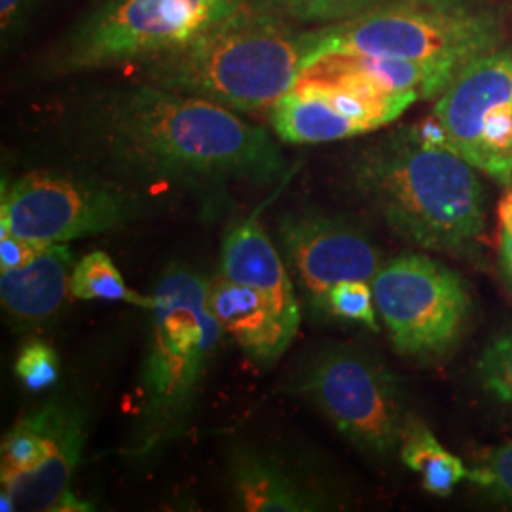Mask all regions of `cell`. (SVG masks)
Masks as SVG:
<instances>
[{"instance_id": "6da1fadb", "label": "cell", "mask_w": 512, "mask_h": 512, "mask_svg": "<svg viewBox=\"0 0 512 512\" xmlns=\"http://www.w3.org/2000/svg\"><path fill=\"white\" fill-rule=\"evenodd\" d=\"M74 120L97 158L147 181L268 184L287 167L272 135L236 110L145 80L90 93Z\"/></svg>"}, {"instance_id": "7a4b0ae2", "label": "cell", "mask_w": 512, "mask_h": 512, "mask_svg": "<svg viewBox=\"0 0 512 512\" xmlns=\"http://www.w3.org/2000/svg\"><path fill=\"white\" fill-rule=\"evenodd\" d=\"M304 37L291 19L243 0L181 50L139 65L137 74L236 112H270L304 69Z\"/></svg>"}, {"instance_id": "3957f363", "label": "cell", "mask_w": 512, "mask_h": 512, "mask_svg": "<svg viewBox=\"0 0 512 512\" xmlns=\"http://www.w3.org/2000/svg\"><path fill=\"white\" fill-rule=\"evenodd\" d=\"M473 165L423 145L412 129L363 150L353 181L399 236L429 251L463 253L486 230V194Z\"/></svg>"}, {"instance_id": "277c9868", "label": "cell", "mask_w": 512, "mask_h": 512, "mask_svg": "<svg viewBox=\"0 0 512 512\" xmlns=\"http://www.w3.org/2000/svg\"><path fill=\"white\" fill-rule=\"evenodd\" d=\"M207 291L200 275L179 266L167 270L154 289L129 458L160 452L192 420L224 332L207 306Z\"/></svg>"}, {"instance_id": "5b68a950", "label": "cell", "mask_w": 512, "mask_h": 512, "mask_svg": "<svg viewBox=\"0 0 512 512\" xmlns=\"http://www.w3.org/2000/svg\"><path fill=\"white\" fill-rule=\"evenodd\" d=\"M501 37L499 19L465 0H384L355 18L306 31L304 69L334 54L465 67L497 50Z\"/></svg>"}, {"instance_id": "8992f818", "label": "cell", "mask_w": 512, "mask_h": 512, "mask_svg": "<svg viewBox=\"0 0 512 512\" xmlns=\"http://www.w3.org/2000/svg\"><path fill=\"white\" fill-rule=\"evenodd\" d=\"M243 0H99L42 59L50 74L131 65L171 54L232 14Z\"/></svg>"}, {"instance_id": "52a82bcc", "label": "cell", "mask_w": 512, "mask_h": 512, "mask_svg": "<svg viewBox=\"0 0 512 512\" xmlns=\"http://www.w3.org/2000/svg\"><path fill=\"white\" fill-rule=\"evenodd\" d=\"M0 230L65 243L114 230L139 213V198L116 184L37 169L2 181Z\"/></svg>"}, {"instance_id": "ba28073f", "label": "cell", "mask_w": 512, "mask_h": 512, "mask_svg": "<svg viewBox=\"0 0 512 512\" xmlns=\"http://www.w3.org/2000/svg\"><path fill=\"white\" fill-rule=\"evenodd\" d=\"M416 101L414 93L387 92L363 76L315 61L268 114L281 141L323 145L384 128Z\"/></svg>"}, {"instance_id": "9c48e42d", "label": "cell", "mask_w": 512, "mask_h": 512, "mask_svg": "<svg viewBox=\"0 0 512 512\" xmlns=\"http://www.w3.org/2000/svg\"><path fill=\"white\" fill-rule=\"evenodd\" d=\"M378 313L403 355L437 357L458 342L471 298L456 272L423 255H401L372 281Z\"/></svg>"}, {"instance_id": "30bf717a", "label": "cell", "mask_w": 512, "mask_h": 512, "mask_svg": "<svg viewBox=\"0 0 512 512\" xmlns=\"http://www.w3.org/2000/svg\"><path fill=\"white\" fill-rule=\"evenodd\" d=\"M84 442V414L67 403L19 421L2 442V512L86 509L69 492Z\"/></svg>"}, {"instance_id": "8fae6325", "label": "cell", "mask_w": 512, "mask_h": 512, "mask_svg": "<svg viewBox=\"0 0 512 512\" xmlns=\"http://www.w3.org/2000/svg\"><path fill=\"white\" fill-rule=\"evenodd\" d=\"M302 389L336 429L374 454L403 442L408 421L397 380L361 349L332 348L313 359Z\"/></svg>"}, {"instance_id": "7c38bea8", "label": "cell", "mask_w": 512, "mask_h": 512, "mask_svg": "<svg viewBox=\"0 0 512 512\" xmlns=\"http://www.w3.org/2000/svg\"><path fill=\"white\" fill-rule=\"evenodd\" d=\"M433 116L450 150L495 181L512 183V52L497 48L461 67Z\"/></svg>"}, {"instance_id": "4fadbf2b", "label": "cell", "mask_w": 512, "mask_h": 512, "mask_svg": "<svg viewBox=\"0 0 512 512\" xmlns=\"http://www.w3.org/2000/svg\"><path fill=\"white\" fill-rule=\"evenodd\" d=\"M277 234L291 272L315 308H327L334 285L370 281L380 270L374 245L342 220L294 213L283 217Z\"/></svg>"}, {"instance_id": "5bb4252c", "label": "cell", "mask_w": 512, "mask_h": 512, "mask_svg": "<svg viewBox=\"0 0 512 512\" xmlns=\"http://www.w3.org/2000/svg\"><path fill=\"white\" fill-rule=\"evenodd\" d=\"M207 306L222 330L238 342L239 348L256 365H274L296 334L268 296L224 277L209 285Z\"/></svg>"}, {"instance_id": "9a60e30c", "label": "cell", "mask_w": 512, "mask_h": 512, "mask_svg": "<svg viewBox=\"0 0 512 512\" xmlns=\"http://www.w3.org/2000/svg\"><path fill=\"white\" fill-rule=\"evenodd\" d=\"M220 264L224 279L268 296L283 321L298 332L300 308L291 275L255 217L228 230L222 241Z\"/></svg>"}, {"instance_id": "2e32d148", "label": "cell", "mask_w": 512, "mask_h": 512, "mask_svg": "<svg viewBox=\"0 0 512 512\" xmlns=\"http://www.w3.org/2000/svg\"><path fill=\"white\" fill-rule=\"evenodd\" d=\"M234 507L247 512H308L325 499L283 459L251 448L236 450L228 465Z\"/></svg>"}, {"instance_id": "e0dca14e", "label": "cell", "mask_w": 512, "mask_h": 512, "mask_svg": "<svg viewBox=\"0 0 512 512\" xmlns=\"http://www.w3.org/2000/svg\"><path fill=\"white\" fill-rule=\"evenodd\" d=\"M73 270L71 249L52 243L33 262L0 272L2 308L19 321L52 317L71 293Z\"/></svg>"}, {"instance_id": "ac0fdd59", "label": "cell", "mask_w": 512, "mask_h": 512, "mask_svg": "<svg viewBox=\"0 0 512 512\" xmlns=\"http://www.w3.org/2000/svg\"><path fill=\"white\" fill-rule=\"evenodd\" d=\"M401 456L408 469L420 473L423 488L429 494L450 495L459 482L469 476V469L463 461L450 454L437 437L418 421H408L406 425Z\"/></svg>"}, {"instance_id": "d6986e66", "label": "cell", "mask_w": 512, "mask_h": 512, "mask_svg": "<svg viewBox=\"0 0 512 512\" xmlns=\"http://www.w3.org/2000/svg\"><path fill=\"white\" fill-rule=\"evenodd\" d=\"M71 294L80 300H122L150 310L154 296L131 291L107 253L95 251L74 264Z\"/></svg>"}, {"instance_id": "ffe728a7", "label": "cell", "mask_w": 512, "mask_h": 512, "mask_svg": "<svg viewBox=\"0 0 512 512\" xmlns=\"http://www.w3.org/2000/svg\"><path fill=\"white\" fill-rule=\"evenodd\" d=\"M296 25H330L355 18L384 0H249Z\"/></svg>"}, {"instance_id": "44dd1931", "label": "cell", "mask_w": 512, "mask_h": 512, "mask_svg": "<svg viewBox=\"0 0 512 512\" xmlns=\"http://www.w3.org/2000/svg\"><path fill=\"white\" fill-rule=\"evenodd\" d=\"M327 310L340 319L363 323L368 329L378 330V308L366 281H342L334 285L327 294Z\"/></svg>"}, {"instance_id": "7402d4cb", "label": "cell", "mask_w": 512, "mask_h": 512, "mask_svg": "<svg viewBox=\"0 0 512 512\" xmlns=\"http://www.w3.org/2000/svg\"><path fill=\"white\" fill-rule=\"evenodd\" d=\"M16 374L21 384L31 391H42L57 382L59 365L54 349L44 342H33L21 349L16 361Z\"/></svg>"}, {"instance_id": "603a6c76", "label": "cell", "mask_w": 512, "mask_h": 512, "mask_svg": "<svg viewBox=\"0 0 512 512\" xmlns=\"http://www.w3.org/2000/svg\"><path fill=\"white\" fill-rule=\"evenodd\" d=\"M478 368L482 382L495 397L512 404V336H505L486 349Z\"/></svg>"}, {"instance_id": "cb8c5ba5", "label": "cell", "mask_w": 512, "mask_h": 512, "mask_svg": "<svg viewBox=\"0 0 512 512\" xmlns=\"http://www.w3.org/2000/svg\"><path fill=\"white\" fill-rule=\"evenodd\" d=\"M467 478L490 494L512 499V442L497 448Z\"/></svg>"}, {"instance_id": "d4e9b609", "label": "cell", "mask_w": 512, "mask_h": 512, "mask_svg": "<svg viewBox=\"0 0 512 512\" xmlns=\"http://www.w3.org/2000/svg\"><path fill=\"white\" fill-rule=\"evenodd\" d=\"M40 2L42 0H0V38L4 50L23 37Z\"/></svg>"}, {"instance_id": "484cf974", "label": "cell", "mask_w": 512, "mask_h": 512, "mask_svg": "<svg viewBox=\"0 0 512 512\" xmlns=\"http://www.w3.org/2000/svg\"><path fill=\"white\" fill-rule=\"evenodd\" d=\"M52 243L19 238L16 234L0 230V270H14L33 262Z\"/></svg>"}, {"instance_id": "4316f807", "label": "cell", "mask_w": 512, "mask_h": 512, "mask_svg": "<svg viewBox=\"0 0 512 512\" xmlns=\"http://www.w3.org/2000/svg\"><path fill=\"white\" fill-rule=\"evenodd\" d=\"M497 219L501 226V236H512V186L505 190L497 203Z\"/></svg>"}, {"instance_id": "83f0119b", "label": "cell", "mask_w": 512, "mask_h": 512, "mask_svg": "<svg viewBox=\"0 0 512 512\" xmlns=\"http://www.w3.org/2000/svg\"><path fill=\"white\" fill-rule=\"evenodd\" d=\"M501 249L507 266L512 270V236H501Z\"/></svg>"}, {"instance_id": "f1b7e54d", "label": "cell", "mask_w": 512, "mask_h": 512, "mask_svg": "<svg viewBox=\"0 0 512 512\" xmlns=\"http://www.w3.org/2000/svg\"><path fill=\"white\" fill-rule=\"evenodd\" d=\"M511 272H512V270H511Z\"/></svg>"}]
</instances>
